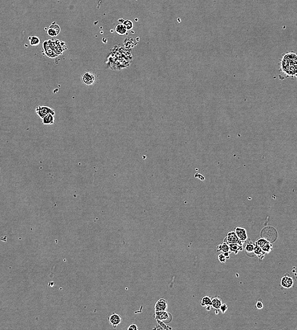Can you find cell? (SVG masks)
I'll return each mask as SVG.
<instances>
[{"label": "cell", "instance_id": "obj_16", "mask_svg": "<svg viewBox=\"0 0 297 330\" xmlns=\"http://www.w3.org/2000/svg\"><path fill=\"white\" fill-rule=\"evenodd\" d=\"M29 44L31 46H37L40 43V39L36 36H31L28 38Z\"/></svg>", "mask_w": 297, "mask_h": 330}, {"label": "cell", "instance_id": "obj_14", "mask_svg": "<svg viewBox=\"0 0 297 330\" xmlns=\"http://www.w3.org/2000/svg\"><path fill=\"white\" fill-rule=\"evenodd\" d=\"M43 48L44 49V52H45L46 55L48 57L53 58H55V57L58 56L57 54L52 50V48L49 46H48V45L45 46V45H43Z\"/></svg>", "mask_w": 297, "mask_h": 330}, {"label": "cell", "instance_id": "obj_7", "mask_svg": "<svg viewBox=\"0 0 297 330\" xmlns=\"http://www.w3.org/2000/svg\"><path fill=\"white\" fill-rule=\"evenodd\" d=\"M82 81L86 85H91L95 81V77L90 72H85L82 75Z\"/></svg>", "mask_w": 297, "mask_h": 330}, {"label": "cell", "instance_id": "obj_19", "mask_svg": "<svg viewBox=\"0 0 297 330\" xmlns=\"http://www.w3.org/2000/svg\"><path fill=\"white\" fill-rule=\"evenodd\" d=\"M255 246V243H254L253 242L250 241V242L247 243L245 246V252L248 254L254 253Z\"/></svg>", "mask_w": 297, "mask_h": 330}, {"label": "cell", "instance_id": "obj_31", "mask_svg": "<svg viewBox=\"0 0 297 330\" xmlns=\"http://www.w3.org/2000/svg\"><path fill=\"white\" fill-rule=\"evenodd\" d=\"M211 307L212 305H208V306H206V310H207V311H210Z\"/></svg>", "mask_w": 297, "mask_h": 330}, {"label": "cell", "instance_id": "obj_10", "mask_svg": "<svg viewBox=\"0 0 297 330\" xmlns=\"http://www.w3.org/2000/svg\"><path fill=\"white\" fill-rule=\"evenodd\" d=\"M235 233H236L237 237L241 241H245L248 239V236H247L246 230L245 228L242 227H236L235 229Z\"/></svg>", "mask_w": 297, "mask_h": 330}, {"label": "cell", "instance_id": "obj_1", "mask_svg": "<svg viewBox=\"0 0 297 330\" xmlns=\"http://www.w3.org/2000/svg\"><path fill=\"white\" fill-rule=\"evenodd\" d=\"M281 67L287 75H295L297 73V55L293 53L286 54L281 61Z\"/></svg>", "mask_w": 297, "mask_h": 330}, {"label": "cell", "instance_id": "obj_17", "mask_svg": "<svg viewBox=\"0 0 297 330\" xmlns=\"http://www.w3.org/2000/svg\"><path fill=\"white\" fill-rule=\"evenodd\" d=\"M212 307L214 309H220L222 305V300L218 297L212 298Z\"/></svg>", "mask_w": 297, "mask_h": 330}, {"label": "cell", "instance_id": "obj_26", "mask_svg": "<svg viewBox=\"0 0 297 330\" xmlns=\"http://www.w3.org/2000/svg\"><path fill=\"white\" fill-rule=\"evenodd\" d=\"M227 310V305H226V303L222 304V305H221V307H220V311H221V312H222V314H224V313L226 312Z\"/></svg>", "mask_w": 297, "mask_h": 330}, {"label": "cell", "instance_id": "obj_29", "mask_svg": "<svg viewBox=\"0 0 297 330\" xmlns=\"http://www.w3.org/2000/svg\"><path fill=\"white\" fill-rule=\"evenodd\" d=\"M231 252H226V253H224L223 254L224 255L225 257H226L227 259H229V254H230Z\"/></svg>", "mask_w": 297, "mask_h": 330}, {"label": "cell", "instance_id": "obj_20", "mask_svg": "<svg viewBox=\"0 0 297 330\" xmlns=\"http://www.w3.org/2000/svg\"><path fill=\"white\" fill-rule=\"evenodd\" d=\"M212 298L209 296H205L201 298V305L202 307H206L208 305H212Z\"/></svg>", "mask_w": 297, "mask_h": 330}, {"label": "cell", "instance_id": "obj_18", "mask_svg": "<svg viewBox=\"0 0 297 330\" xmlns=\"http://www.w3.org/2000/svg\"><path fill=\"white\" fill-rule=\"evenodd\" d=\"M254 254L255 255H257V257H258L260 259H263V258L264 257V253L263 252V251H262V248H260V246H257L255 244V248H254Z\"/></svg>", "mask_w": 297, "mask_h": 330}, {"label": "cell", "instance_id": "obj_21", "mask_svg": "<svg viewBox=\"0 0 297 330\" xmlns=\"http://www.w3.org/2000/svg\"><path fill=\"white\" fill-rule=\"evenodd\" d=\"M262 249L264 254H268L271 252L272 250H273V245H272V244L269 241L268 243H266L263 247L262 248Z\"/></svg>", "mask_w": 297, "mask_h": 330}, {"label": "cell", "instance_id": "obj_24", "mask_svg": "<svg viewBox=\"0 0 297 330\" xmlns=\"http://www.w3.org/2000/svg\"><path fill=\"white\" fill-rule=\"evenodd\" d=\"M156 321H157L158 324L160 325V326L162 327V328L164 329H172V328H171V327H169V326H168L167 325L165 324V322L162 321H160V320H156Z\"/></svg>", "mask_w": 297, "mask_h": 330}, {"label": "cell", "instance_id": "obj_28", "mask_svg": "<svg viewBox=\"0 0 297 330\" xmlns=\"http://www.w3.org/2000/svg\"><path fill=\"white\" fill-rule=\"evenodd\" d=\"M127 329L129 330V329H132V330H137L138 329V327L137 326V325L135 324H130L129 326V327L127 328Z\"/></svg>", "mask_w": 297, "mask_h": 330}, {"label": "cell", "instance_id": "obj_13", "mask_svg": "<svg viewBox=\"0 0 297 330\" xmlns=\"http://www.w3.org/2000/svg\"><path fill=\"white\" fill-rule=\"evenodd\" d=\"M217 252H221V253H222L230 252L229 244H227L226 243L223 242L222 244H219V245H218L217 246Z\"/></svg>", "mask_w": 297, "mask_h": 330}, {"label": "cell", "instance_id": "obj_22", "mask_svg": "<svg viewBox=\"0 0 297 330\" xmlns=\"http://www.w3.org/2000/svg\"><path fill=\"white\" fill-rule=\"evenodd\" d=\"M268 242H269V241L267 240V239H265V238H260L258 239H257V240L256 241L255 244L257 245V246H260V248H262L266 243H267Z\"/></svg>", "mask_w": 297, "mask_h": 330}, {"label": "cell", "instance_id": "obj_33", "mask_svg": "<svg viewBox=\"0 0 297 330\" xmlns=\"http://www.w3.org/2000/svg\"><path fill=\"white\" fill-rule=\"evenodd\" d=\"M219 309H215V314H218L219 311Z\"/></svg>", "mask_w": 297, "mask_h": 330}, {"label": "cell", "instance_id": "obj_15", "mask_svg": "<svg viewBox=\"0 0 297 330\" xmlns=\"http://www.w3.org/2000/svg\"><path fill=\"white\" fill-rule=\"evenodd\" d=\"M52 114H48L44 117L43 120V123L44 125H53L55 123V117Z\"/></svg>", "mask_w": 297, "mask_h": 330}, {"label": "cell", "instance_id": "obj_4", "mask_svg": "<svg viewBox=\"0 0 297 330\" xmlns=\"http://www.w3.org/2000/svg\"><path fill=\"white\" fill-rule=\"evenodd\" d=\"M155 318L156 320H160L165 323L170 322L172 319V316L170 313L164 311H157L155 314Z\"/></svg>", "mask_w": 297, "mask_h": 330}, {"label": "cell", "instance_id": "obj_27", "mask_svg": "<svg viewBox=\"0 0 297 330\" xmlns=\"http://www.w3.org/2000/svg\"><path fill=\"white\" fill-rule=\"evenodd\" d=\"M255 306H256L257 309H262V308L264 307V304H263V303H262V302H261V301H260V300H259V301L256 303Z\"/></svg>", "mask_w": 297, "mask_h": 330}, {"label": "cell", "instance_id": "obj_8", "mask_svg": "<svg viewBox=\"0 0 297 330\" xmlns=\"http://www.w3.org/2000/svg\"><path fill=\"white\" fill-rule=\"evenodd\" d=\"M60 32V27L56 22H53L47 29V34L50 37H55Z\"/></svg>", "mask_w": 297, "mask_h": 330}, {"label": "cell", "instance_id": "obj_12", "mask_svg": "<svg viewBox=\"0 0 297 330\" xmlns=\"http://www.w3.org/2000/svg\"><path fill=\"white\" fill-rule=\"evenodd\" d=\"M229 249L231 252H233L235 254H237L239 252L243 250V245L240 244L239 243H229Z\"/></svg>", "mask_w": 297, "mask_h": 330}, {"label": "cell", "instance_id": "obj_25", "mask_svg": "<svg viewBox=\"0 0 297 330\" xmlns=\"http://www.w3.org/2000/svg\"><path fill=\"white\" fill-rule=\"evenodd\" d=\"M226 259H227L226 257H225L224 255L222 253H221V254H219L218 255V260L220 261L221 263H225Z\"/></svg>", "mask_w": 297, "mask_h": 330}, {"label": "cell", "instance_id": "obj_23", "mask_svg": "<svg viewBox=\"0 0 297 330\" xmlns=\"http://www.w3.org/2000/svg\"><path fill=\"white\" fill-rule=\"evenodd\" d=\"M123 24L125 26L127 30H131V29L133 27V23L131 21V20H124V21L123 22Z\"/></svg>", "mask_w": 297, "mask_h": 330}, {"label": "cell", "instance_id": "obj_11", "mask_svg": "<svg viewBox=\"0 0 297 330\" xmlns=\"http://www.w3.org/2000/svg\"><path fill=\"white\" fill-rule=\"evenodd\" d=\"M127 31L128 30L122 23H119L117 24L115 27V32L117 33V34H118V35L119 36L125 35V34L127 33Z\"/></svg>", "mask_w": 297, "mask_h": 330}, {"label": "cell", "instance_id": "obj_9", "mask_svg": "<svg viewBox=\"0 0 297 330\" xmlns=\"http://www.w3.org/2000/svg\"><path fill=\"white\" fill-rule=\"evenodd\" d=\"M155 311H164L167 309V301L164 298H160L158 300L155 305Z\"/></svg>", "mask_w": 297, "mask_h": 330}, {"label": "cell", "instance_id": "obj_5", "mask_svg": "<svg viewBox=\"0 0 297 330\" xmlns=\"http://www.w3.org/2000/svg\"><path fill=\"white\" fill-rule=\"evenodd\" d=\"M293 278L290 277L288 274H286L281 279V285L284 288H291L293 286Z\"/></svg>", "mask_w": 297, "mask_h": 330}, {"label": "cell", "instance_id": "obj_6", "mask_svg": "<svg viewBox=\"0 0 297 330\" xmlns=\"http://www.w3.org/2000/svg\"><path fill=\"white\" fill-rule=\"evenodd\" d=\"M108 321L112 326L115 328L122 323V319L119 314L113 313L108 317Z\"/></svg>", "mask_w": 297, "mask_h": 330}, {"label": "cell", "instance_id": "obj_3", "mask_svg": "<svg viewBox=\"0 0 297 330\" xmlns=\"http://www.w3.org/2000/svg\"><path fill=\"white\" fill-rule=\"evenodd\" d=\"M223 242L226 243L228 244L229 243H239L240 244L243 245L245 243V241H241L239 239L236 233H235V231H230V232L227 233V235L224 238Z\"/></svg>", "mask_w": 297, "mask_h": 330}, {"label": "cell", "instance_id": "obj_30", "mask_svg": "<svg viewBox=\"0 0 297 330\" xmlns=\"http://www.w3.org/2000/svg\"><path fill=\"white\" fill-rule=\"evenodd\" d=\"M153 329H164L162 328V327L160 326V325H157V326L156 327H154L153 328Z\"/></svg>", "mask_w": 297, "mask_h": 330}, {"label": "cell", "instance_id": "obj_32", "mask_svg": "<svg viewBox=\"0 0 297 330\" xmlns=\"http://www.w3.org/2000/svg\"><path fill=\"white\" fill-rule=\"evenodd\" d=\"M48 286H54V283H53V282H49Z\"/></svg>", "mask_w": 297, "mask_h": 330}, {"label": "cell", "instance_id": "obj_2", "mask_svg": "<svg viewBox=\"0 0 297 330\" xmlns=\"http://www.w3.org/2000/svg\"><path fill=\"white\" fill-rule=\"evenodd\" d=\"M35 111L36 112V114L39 116V117L41 118V119H43L44 117L49 114L55 115V110L48 106H39L36 108Z\"/></svg>", "mask_w": 297, "mask_h": 330}]
</instances>
